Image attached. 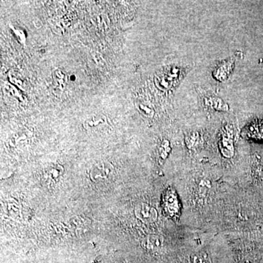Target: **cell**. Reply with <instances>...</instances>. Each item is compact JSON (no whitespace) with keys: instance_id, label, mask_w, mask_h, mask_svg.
<instances>
[{"instance_id":"52a82bcc","label":"cell","mask_w":263,"mask_h":263,"mask_svg":"<svg viewBox=\"0 0 263 263\" xmlns=\"http://www.w3.org/2000/svg\"><path fill=\"white\" fill-rule=\"evenodd\" d=\"M61 174V167H57V166H53L49 168L48 171V178H51L52 180L57 179L59 176Z\"/></svg>"},{"instance_id":"3957f363","label":"cell","mask_w":263,"mask_h":263,"mask_svg":"<svg viewBox=\"0 0 263 263\" xmlns=\"http://www.w3.org/2000/svg\"><path fill=\"white\" fill-rule=\"evenodd\" d=\"M163 207L166 213L170 216H175L179 212V201L176 192L169 189L164 193Z\"/></svg>"},{"instance_id":"6da1fadb","label":"cell","mask_w":263,"mask_h":263,"mask_svg":"<svg viewBox=\"0 0 263 263\" xmlns=\"http://www.w3.org/2000/svg\"><path fill=\"white\" fill-rule=\"evenodd\" d=\"M113 166L107 162L96 164L90 172V178L95 182L107 181L113 174Z\"/></svg>"},{"instance_id":"5b68a950","label":"cell","mask_w":263,"mask_h":263,"mask_svg":"<svg viewBox=\"0 0 263 263\" xmlns=\"http://www.w3.org/2000/svg\"><path fill=\"white\" fill-rule=\"evenodd\" d=\"M246 134L251 138L256 140H263V122H254L249 126Z\"/></svg>"},{"instance_id":"8992f818","label":"cell","mask_w":263,"mask_h":263,"mask_svg":"<svg viewBox=\"0 0 263 263\" xmlns=\"http://www.w3.org/2000/svg\"><path fill=\"white\" fill-rule=\"evenodd\" d=\"M190 263H210V258L205 252H198L190 257Z\"/></svg>"},{"instance_id":"277c9868","label":"cell","mask_w":263,"mask_h":263,"mask_svg":"<svg viewBox=\"0 0 263 263\" xmlns=\"http://www.w3.org/2000/svg\"><path fill=\"white\" fill-rule=\"evenodd\" d=\"M164 243V238L160 235L151 234L147 235L142 240V247L148 251L159 250L162 248Z\"/></svg>"},{"instance_id":"7a4b0ae2","label":"cell","mask_w":263,"mask_h":263,"mask_svg":"<svg viewBox=\"0 0 263 263\" xmlns=\"http://www.w3.org/2000/svg\"><path fill=\"white\" fill-rule=\"evenodd\" d=\"M135 214L138 219L146 224L154 222L157 220L158 216L155 208L146 203H141L137 205L135 209Z\"/></svg>"}]
</instances>
